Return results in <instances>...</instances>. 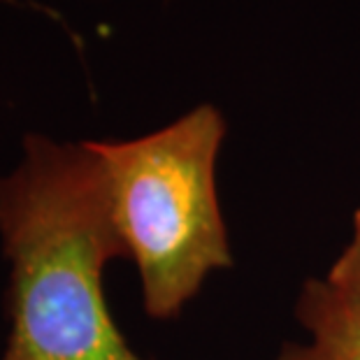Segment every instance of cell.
Returning <instances> with one entry per match:
<instances>
[{
	"label": "cell",
	"mask_w": 360,
	"mask_h": 360,
	"mask_svg": "<svg viewBox=\"0 0 360 360\" xmlns=\"http://www.w3.org/2000/svg\"><path fill=\"white\" fill-rule=\"evenodd\" d=\"M7 335L0 360H144L107 307L103 277L126 258L94 140L26 133L0 172Z\"/></svg>",
	"instance_id": "obj_1"
},
{
	"label": "cell",
	"mask_w": 360,
	"mask_h": 360,
	"mask_svg": "<svg viewBox=\"0 0 360 360\" xmlns=\"http://www.w3.org/2000/svg\"><path fill=\"white\" fill-rule=\"evenodd\" d=\"M226 130L219 107L200 103L147 135L94 140L144 311L156 321L179 316L212 272L235 263L217 193Z\"/></svg>",
	"instance_id": "obj_2"
},
{
	"label": "cell",
	"mask_w": 360,
	"mask_h": 360,
	"mask_svg": "<svg viewBox=\"0 0 360 360\" xmlns=\"http://www.w3.org/2000/svg\"><path fill=\"white\" fill-rule=\"evenodd\" d=\"M295 314L309 344H283L277 360H360V300L328 279L302 283Z\"/></svg>",
	"instance_id": "obj_3"
},
{
	"label": "cell",
	"mask_w": 360,
	"mask_h": 360,
	"mask_svg": "<svg viewBox=\"0 0 360 360\" xmlns=\"http://www.w3.org/2000/svg\"><path fill=\"white\" fill-rule=\"evenodd\" d=\"M326 279L360 300V207L354 214V237L333 263Z\"/></svg>",
	"instance_id": "obj_4"
},
{
	"label": "cell",
	"mask_w": 360,
	"mask_h": 360,
	"mask_svg": "<svg viewBox=\"0 0 360 360\" xmlns=\"http://www.w3.org/2000/svg\"><path fill=\"white\" fill-rule=\"evenodd\" d=\"M0 5H14V7H28V5H24L21 0H0Z\"/></svg>",
	"instance_id": "obj_5"
},
{
	"label": "cell",
	"mask_w": 360,
	"mask_h": 360,
	"mask_svg": "<svg viewBox=\"0 0 360 360\" xmlns=\"http://www.w3.org/2000/svg\"><path fill=\"white\" fill-rule=\"evenodd\" d=\"M163 3H170V0H163Z\"/></svg>",
	"instance_id": "obj_6"
}]
</instances>
